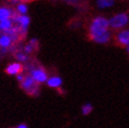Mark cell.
<instances>
[{"label":"cell","instance_id":"cell-16","mask_svg":"<svg viewBox=\"0 0 129 128\" xmlns=\"http://www.w3.org/2000/svg\"><path fill=\"white\" fill-rule=\"evenodd\" d=\"M92 110H93V106L90 103H85L81 107V111H82L83 116H88V114H90L92 112Z\"/></svg>","mask_w":129,"mask_h":128},{"label":"cell","instance_id":"cell-9","mask_svg":"<svg viewBox=\"0 0 129 128\" xmlns=\"http://www.w3.org/2000/svg\"><path fill=\"white\" fill-rule=\"evenodd\" d=\"M14 43V41L12 40V38L8 34H2L0 35V48H2V50H6L12 46V44Z\"/></svg>","mask_w":129,"mask_h":128},{"label":"cell","instance_id":"cell-7","mask_svg":"<svg viewBox=\"0 0 129 128\" xmlns=\"http://www.w3.org/2000/svg\"><path fill=\"white\" fill-rule=\"evenodd\" d=\"M23 70V65L19 62H12L5 67V73L10 76H18Z\"/></svg>","mask_w":129,"mask_h":128},{"label":"cell","instance_id":"cell-17","mask_svg":"<svg viewBox=\"0 0 129 128\" xmlns=\"http://www.w3.org/2000/svg\"><path fill=\"white\" fill-rule=\"evenodd\" d=\"M63 2H66L67 4H70V5H77L78 4V0H61Z\"/></svg>","mask_w":129,"mask_h":128},{"label":"cell","instance_id":"cell-6","mask_svg":"<svg viewBox=\"0 0 129 128\" xmlns=\"http://www.w3.org/2000/svg\"><path fill=\"white\" fill-rule=\"evenodd\" d=\"M115 40H117L118 44L122 46H128L129 45V29L124 28L118 31V34L115 35Z\"/></svg>","mask_w":129,"mask_h":128},{"label":"cell","instance_id":"cell-3","mask_svg":"<svg viewBox=\"0 0 129 128\" xmlns=\"http://www.w3.org/2000/svg\"><path fill=\"white\" fill-rule=\"evenodd\" d=\"M20 87L27 94L33 95V97L38 95L39 94V91H40V85L38 84V83H36L29 75L24 77V80L20 83Z\"/></svg>","mask_w":129,"mask_h":128},{"label":"cell","instance_id":"cell-13","mask_svg":"<svg viewBox=\"0 0 129 128\" xmlns=\"http://www.w3.org/2000/svg\"><path fill=\"white\" fill-rule=\"evenodd\" d=\"M114 5V0H96V6L101 10L109 9Z\"/></svg>","mask_w":129,"mask_h":128},{"label":"cell","instance_id":"cell-18","mask_svg":"<svg viewBox=\"0 0 129 128\" xmlns=\"http://www.w3.org/2000/svg\"><path fill=\"white\" fill-rule=\"evenodd\" d=\"M24 77H25V75H23V74L21 73V74H19L18 76H16V79H17V81H18L19 83H21V82L24 80Z\"/></svg>","mask_w":129,"mask_h":128},{"label":"cell","instance_id":"cell-19","mask_svg":"<svg viewBox=\"0 0 129 128\" xmlns=\"http://www.w3.org/2000/svg\"><path fill=\"white\" fill-rule=\"evenodd\" d=\"M16 128H28V126L26 125V124H24V123H22V124H19Z\"/></svg>","mask_w":129,"mask_h":128},{"label":"cell","instance_id":"cell-2","mask_svg":"<svg viewBox=\"0 0 129 128\" xmlns=\"http://www.w3.org/2000/svg\"><path fill=\"white\" fill-rule=\"evenodd\" d=\"M109 27L113 29H124V27L129 23V15L127 13H119L108 19Z\"/></svg>","mask_w":129,"mask_h":128},{"label":"cell","instance_id":"cell-22","mask_svg":"<svg viewBox=\"0 0 129 128\" xmlns=\"http://www.w3.org/2000/svg\"><path fill=\"white\" fill-rule=\"evenodd\" d=\"M23 1H31V0H23Z\"/></svg>","mask_w":129,"mask_h":128},{"label":"cell","instance_id":"cell-1","mask_svg":"<svg viewBox=\"0 0 129 128\" xmlns=\"http://www.w3.org/2000/svg\"><path fill=\"white\" fill-rule=\"evenodd\" d=\"M108 19L102 16L94 17L89 23L88 35L94 43L106 44L111 39V33L109 30Z\"/></svg>","mask_w":129,"mask_h":128},{"label":"cell","instance_id":"cell-15","mask_svg":"<svg viewBox=\"0 0 129 128\" xmlns=\"http://www.w3.org/2000/svg\"><path fill=\"white\" fill-rule=\"evenodd\" d=\"M15 58L17 59V62L19 63H25V62H27L28 61V55L27 54H25L24 52H17L16 55H15Z\"/></svg>","mask_w":129,"mask_h":128},{"label":"cell","instance_id":"cell-4","mask_svg":"<svg viewBox=\"0 0 129 128\" xmlns=\"http://www.w3.org/2000/svg\"><path fill=\"white\" fill-rule=\"evenodd\" d=\"M12 19L14 21V25L18 26L19 30H20L21 37H24L27 34V29L30 23V18L27 15H18L16 13H14Z\"/></svg>","mask_w":129,"mask_h":128},{"label":"cell","instance_id":"cell-21","mask_svg":"<svg viewBox=\"0 0 129 128\" xmlns=\"http://www.w3.org/2000/svg\"><path fill=\"white\" fill-rule=\"evenodd\" d=\"M126 50H127V53H129V45L126 46Z\"/></svg>","mask_w":129,"mask_h":128},{"label":"cell","instance_id":"cell-10","mask_svg":"<svg viewBox=\"0 0 129 128\" xmlns=\"http://www.w3.org/2000/svg\"><path fill=\"white\" fill-rule=\"evenodd\" d=\"M38 47V40L36 38H31V39L28 41L27 44H25L24 47H23V52L27 55H30L31 53H34L35 50Z\"/></svg>","mask_w":129,"mask_h":128},{"label":"cell","instance_id":"cell-12","mask_svg":"<svg viewBox=\"0 0 129 128\" xmlns=\"http://www.w3.org/2000/svg\"><path fill=\"white\" fill-rule=\"evenodd\" d=\"M13 26H14V21L13 19H6V20L0 21V29H1L3 33H6L8 30H10Z\"/></svg>","mask_w":129,"mask_h":128},{"label":"cell","instance_id":"cell-5","mask_svg":"<svg viewBox=\"0 0 129 128\" xmlns=\"http://www.w3.org/2000/svg\"><path fill=\"white\" fill-rule=\"evenodd\" d=\"M29 76L39 85L43 84V83H46L48 79V75L46 73V70L41 66H37V67L35 66V67L29 68Z\"/></svg>","mask_w":129,"mask_h":128},{"label":"cell","instance_id":"cell-11","mask_svg":"<svg viewBox=\"0 0 129 128\" xmlns=\"http://www.w3.org/2000/svg\"><path fill=\"white\" fill-rule=\"evenodd\" d=\"M13 15H14V12L12 9L8 8V6H0V21L11 19Z\"/></svg>","mask_w":129,"mask_h":128},{"label":"cell","instance_id":"cell-8","mask_svg":"<svg viewBox=\"0 0 129 128\" xmlns=\"http://www.w3.org/2000/svg\"><path fill=\"white\" fill-rule=\"evenodd\" d=\"M63 84V80L59 76H50L46 81V85L50 88H60Z\"/></svg>","mask_w":129,"mask_h":128},{"label":"cell","instance_id":"cell-14","mask_svg":"<svg viewBox=\"0 0 129 128\" xmlns=\"http://www.w3.org/2000/svg\"><path fill=\"white\" fill-rule=\"evenodd\" d=\"M28 12V6L24 2H19L16 5V14L18 15H27Z\"/></svg>","mask_w":129,"mask_h":128},{"label":"cell","instance_id":"cell-20","mask_svg":"<svg viewBox=\"0 0 129 128\" xmlns=\"http://www.w3.org/2000/svg\"><path fill=\"white\" fill-rule=\"evenodd\" d=\"M11 1H12L13 3H15V4H18V3H19V1H20V0H11Z\"/></svg>","mask_w":129,"mask_h":128},{"label":"cell","instance_id":"cell-23","mask_svg":"<svg viewBox=\"0 0 129 128\" xmlns=\"http://www.w3.org/2000/svg\"><path fill=\"white\" fill-rule=\"evenodd\" d=\"M0 31H1V29H0Z\"/></svg>","mask_w":129,"mask_h":128}]
</instances>
